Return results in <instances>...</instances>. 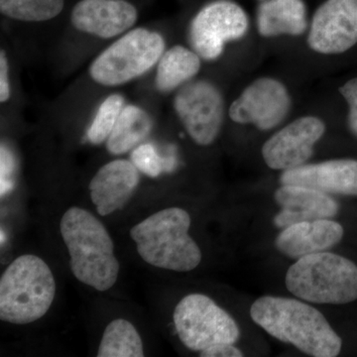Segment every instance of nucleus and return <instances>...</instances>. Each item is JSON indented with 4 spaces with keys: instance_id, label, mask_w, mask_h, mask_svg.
Segmentation results:
<instances>
[{
    "instance_id": "7",
    "label": "nucleus",
    "mask_w": 357,
    "mask_h": 357,
    "mask_svg": "<svg viewBox=\"0 0 357 357\" xmlns=\"http://www.w3.org/2000/svg\"><path fill=\"white\" fill-rule=\"evenodd\" d=\"M173 321L181 342L192 351L201 352L218 344H236L241 337L236 319L204 294L183 298L175 307Z\"/></svg>"
},
{
    "instance_id": "5",
    "label": "nucleus",
    "mask_w": 357,
    "mask_h": 357,
    "mask_svg": "<svg viewBox=\"0 0 357 357\" xmlns=\"http://www.w3.org/2000/svg\"><path fill=\"white\" fill-rule=\"evenodd\" d=\"M286 287L312 304L345 305L357 300V265L349 258L321 251L289 267Z\"/></svg>"
},
{
    "instance_id": "8",
    "label": "nucleus",
    "mask_w": 357,
    "mask_h": 357,
    "mask_svg": "<svg viewBox=\"0 0 357 357\" xmlns=\"http://www.w3.org/2000/svg\"><path fill=\"white\" fill-rule=\"evenodd\" d=\"M245 11L236 2H211L192 20L189 40L192 50L204 60H215L222 55L227 42L241 39L248 29Z\"/></svg>"
},
{
    "instance_id": "2",
    "label": "nucleus",
    "mask_w": 357,
    "mask_h": 357,
    "mask_svg": "<svg viewBox=\"0 0 357 357\" xmlns=\"http://www.w3.org/2000/svg\"><path fill=\"white\" fill-rule=\"evenodd\" d=\"M60 231L77 280L100 292L114 287L121 265L102 222L89 211L73 206L61 218Z\"/></svg>"
},
{
    "instance_id": "15",
    "label": "nucleus",
    "mask_w": 357,
    "mask_h": 357,
    "mask_svg": "<svg viewBox=\"0 0 357 357\" xmlns=\"http://www.w3.org/2000/svg\"><path fill=\"white\" fill-rule=\"evenodd\" d=\"M140 183L139 170L128 160H115L98 169L89 183L91 199L102 217L121 210Z\"/></svg>"
},
{
    "instance_id": "9",
    "label": "nucleus",
    "mask_w": 357,
    "mask_h": 357,
    "mask_svg": "<svg viewBox=\"0 0 357 357\" xmlns=\"http://www.w3.org/2000/svg\"><path fill=\"white\" fill-rule=\"evenodd\" d=\"M174 109L194 142L208 146L217 139L225 117V102L217 86L191 82L178 89Z\"/></svg>"
},
{
    "instance_id": "6",
    "label": "nucleus",
    "mask_w": 357,
    "mask_h": 357,
    "mask_svg": "<svg viewBox=\"0 0 357 357\" xmlns=\"http://www.w3.org/2000/svg\"><path fill=\"white\" fill-rule=\"evenodd\" d=\"M164 52L165 41L159 33L136 28L93 60L89 66V76L102 86H121L153 68Z\"/></svg>"
},
{
    "instance_id": "26",
    "label": "nucleus",
    "mask_w": 357,
    "mask_h": 357,
    "mask_svg": "<svg viewBox=\"0 0 357 357\" xmlns=\"http://www.w3.org/2000/svg\"><path fill=\"white\" fill-rule=\"evenodd\" d=\"M202 357H243L244 354L232 344H222L208 347L199 352Z\"/></svg>"
},
{
    "instance_id": "11",
    "label": "nucleus",
    "mask_w": 357,
    "mask_h": 357,
    "mask_svg": "<svg viewBox=\"0 0 357 357\" xmlns=\"http://www.w3.org/2000/svg\"><path fill=\"white\" fill-rule=\"evenodd\" d=\"M307 43L312 50L335 55L357 43V0H326L312 18Z\"/></svg>"
},
{
    "instance_id": "21",
    "label": "nucleus",
    "mask_w": 357,
    "mask_h": 357,
    "mask_svg": "<svg viewBox=\"0 0 357 357\" xmlns=\"http://www.w3.org/2000/svg\"><path fill=\"white\" fill-rule=\"evenodd\" d=\"M98 357H142L144 349L139 333L128 319L110 321L98 351Z\"/></svg>"
},
{
    "instance_id": "16",
    "label": "nucleus",
    "mask_w": 357,
    "mask_h": 357,
    "mask_svg": "<svg viewBox=\"0 0 357 357\" xmlns=\"http://www.w3.org/2000/svg\"><path fill=\"white\" fill-rule=\"evenodd\" d=\"M274 199L281 210L273 222L282 229L298 222L333 218L340 211V204L331 195L303 185H282Z\"/></svg>"
},
{
    "instance_id": "19",
    "label": "nucleus",
    "mask_w": 357,
    "mask_h": 357,
    "mask_svg": "<svg viewBox=\"0 0 357 357\" xmlns=\"http://www.w3.org/2000/svg\"><path fill=\"white\" fill-rule=\"evenodd\" d=\"M199 69L201 57L196 52L180 45L174 46L164 52L157 63L155 84L161 93H170L187 84Z\"/></svg>"
},
{
    "instance_id": "25",
    "label": "nucleus",
    "mask_w": 357,
    "mask_h": 357,
    "mask_svg": "<svg viewBox=\"0 0 357 357\" xmlns=\"http://www.w3.org/2000/svg\"><path fill=\"white\" fill-rule=\"evenodd\" d=\"M340 93L344 96L349 105V126L352 132L357 136V77L345 83L340 89Z\"/></svg>"
},
{
    "instance_id": "22",
    "label": "nucleus",
    "mask_w": 357,
    "mask_h": 357,
    "mask_svg": "<svg viewBox=\"0 0 357 357\" xmlns=\"http://www.w3.org/2000/svg\"><path fill=\"white\" fill-rule=\"evenodd\" d=\"M64 0H0V11L6 17L23 22H43L62 13Z\"/></svg>"
},
{
    "instance_id": "3",
    "label": "nucleus",
    "mask_w": 357,
    "mask_h": 357,
    "mask_svg": "<svg viewBox=\"0 0 357 357\" xmlns=\"http://www.w3.org/2000/svg\"><path fill=\"white\" fill-rule=\"evenodd\" d=\"M191 217L181 208L157 211L130 229L138 255L148 264L189 272L201 264V248L190 236Z\"/></svg>"
},
{
    "instance_id": "20",
    "label": "nucleus",
    "mask_w": 357,
    "mask_h": 357,
    "mask_svg": "<svg viewBox=\"0 0 357 357\" xmlns=\"http://www.w3.org/2000/svg\"><path fill=\"white\" fill-rule=\"evenodd\" d=\"M152 128L153 121L148 112L135 105H126L107 138V149L112 155L128 153L149 135Z\"/></svg>"
},
{
    "instance_id": "13",
    "label": "nucleus",
    "mask_w": 357,
    "mask_h": 357,
    "mask_svg": "<svg viewBox=\"0 0 357 357\" xmlns=\"http://www.w3.org/2000/svg\"><path fill=\"white\" fill-rule=\"evenodd\" d=\"M137 18V9L126 0H81L70 15L77 30L102 39L128 32Z\"/></svg>"
},
{
    "instance_id": "18",
    "label": "nucleus",
    "mask_w": 357,
    "mask_h": 357,
    "mask_svg": "<svg viewBox=\"0 0 357 357\" xmlns=\"http://www.w3.org/2000/svg\"><path fill=\"white\" fill-rule=\"evenodd\" d=\"M307 26V8L303 0H265L258 7L257 29L262 36H299Z\"/></svg>"
},
{
    "instance_id": "27",
    "label": "nucleus",
    "mask_w": 357,
    "mask_h": 357,
    "mask_svg": "<svg viewBox=\"0 0 357 357\" xmlns=\"http://www.w3.org/2000/svg\"><path fill=\"white\" fill-rule=\"evenodd\" d=\"M10 98V84L8 77V62L6 52L0 53V102H7Z\"/></svg>"
},
{
    "instance_id": "1",
    "label": "nucleus",
    "mask_w": 357,
    "mask_h": 357,
    "mask_svg": "<svg viewBox=\"0 0 357 357\" xmlns=\"http://www.w3.org/2000/svg\"><path fill=\"white\" fill-rule=\"evenodd\" d=\"M250 317L268 335L312 357H335L342 340L323 314L307 302L264 296L251 305Z\"/></svg>"
},
{
    "instance_id": "14",
    "label": "nucleus",
    "mask_w": 357,
    "mask_h": 357,
    "mask_svg": "<svg viewBox=\"0 0 357 357\" xmlns=\"http://www.w3.org/2000/svg\"><path fill=\"white\" fill-rule=\"evenodd\" d=\"M281 185H303L325 194L357 196V161L331 160L284 171Z\"/></svg>"
},
{
    "instance_id": "24",
    "label": "nucleus",
    "mask_w": 357,
    "mask_h": 357,
    "mask_svg": "<svg viewBox=\"0 0 357 357\" xmlns=\"http://www.w3.org/2000/svg\"><path fill=\"white\" fill-rule=\"evenodd\" d=\"M131 162L141 173L151 178L158 177L166 166V161L160 156L156 148L149 143L134 148Z\"/></svg>"
},
{
    "instance_id": "4",
    "label": "nucleus",
    "mask_w": 357,
    "mask_h": 357,
    "mask_svg": "<svg viewBox=\"0 0 357 357\" xmlns=\"http://www.w3.org/2000/svg\"><path fill=\"white\" fill-rule=\"evenodd\" d=\"M55 295V278L47 263L36 255L20 256L0 279V319L13 325L38 321Z\"/></svg>"
},
{
    "instance_id": "12",
    "label": "nucleus",
    "mask_w": 357,
    "mask_h": 357,
    "mask_svg": "<svg viewBox=\"0 0 357 357\" xmlns=\"http://www.w3.org/2000/svg\"><path fill=\"white\" fill-rule=\"evenodd\" d=\"M325 131V123L318 117L296 119L264 143L263 159L273 170L286 171L305 165Z\"/></svg>"
},
{
    "instance_id": "10",
    "label": "nucleus",
    "mask_w": 357,
    "mask_h": 357,
    "mask_svg": "<svg viewBox=\"0 0 357 357\" xmlns=\"http://www.w3.org/2000/svg\"><path fill=\"white\" fill-rule=\"evenodd\" d=\"M291 107L286 86L277 79H256L229 107V117L239 124H253L260 130H270L285 119Z\"/></svg>"
},
{
    "instance_id": "17",
    "label": "nucleus",
    "mask_w": 357,
    "mask_h": 357,
    "mask_svg": "<svg viewBox=\"0 0 357 357\" xmlns=\"http://www.w3.org/2000/svg\"><path fill=\"white\" fill-rule=\"evenodd\" d=\"M344 234L342 225L331 218L307 220L282 229L275 239V248L286 257L298 260L333 248Z\"/></svg>"
},
{
    "instance_id": "23",
    "label": "nucleus",
    "mask_w": 357,
    "mask_h": 357,
    "mask_svg": "<svg viewBox=\"0 0 357 357\" xmlns=\"http://www.w3.org/2000/svg\"><path fill=\"white\" fill-rule=\"evenodd\" d=\"M123 107L124 98L121 95L114 93L103 100L86 134L89 142L100 145L107 140Z\"/></svg>"
}]
</instances>
